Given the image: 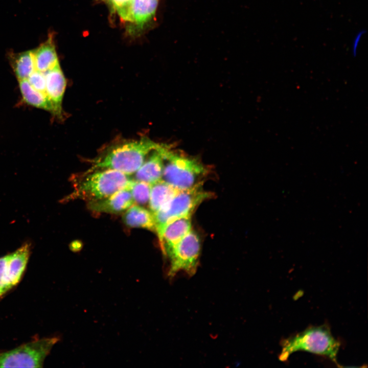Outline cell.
<instances>
[{"mask_svg": "<svg viewBox=\"0 0 368 368\" xmlns=\"http://www.w3.org/2000/svg\"><path fill=\"white\" fill-rule=\"evenodd\" d=\"M161 145L145 136L117 144L94 159L91 167L86 172L112 169L130 175L134 174L149 154Z\"/></svg>", "mask_w": 368, "mask_h": 368, "instance_id": "obj_1", "label": "cell"}, {"mask_svg": "<svg viewBox=\"0 0 368 368\" xmlns=\"http://www.w3.org/2000/svg\"><path fill=\"white\" fill-rule=\"evenodd\" d=\"M279 358L286 361L293 353L305 351L325 356L337 363L336 357L340 343L333 336L326 324L310 326L294 335L283 339Z\"/></svg>", "mask_w": 368, "mask_h": 368, "instance_id": "obj_2", "label": "cell"}, {"mask_svg": "<svg viewBox=\"0 0 368 368\" xmlns=\"http://www.w3.org/2000/svg\"><path fill=\"white\" fill-rule=\"evenodd\" d=\"M210 172L199 159L172 150L169 146L165 149L162 179L175 189H189L203 183Z\"/></svg>", "mask_w": 368, "mask_h": 368, "instance_id": "obj_3", "label": "cell"}, {"mask_svg": "<svg viewBox=\"0 0 368 368\" xmlns=\"http://www.w3.org/2000/svg\"><path fill=\"white\" fill-rule=\"evenodd\" d=\"M129 176L112 169L85 172L75 183L71 197L88 202L105 198L129 186L133 180Z\"/></svg>", "mask_w": 368, "mask_h": 368, "instance_id": "obj_4", "label": "cell"}, {"mask_svg": "<svg viewBox=\"0 0 368 368\" xmlns=\"http://www.w3.org/2000/svg\"><path fill=\"white\" fill-rule=\"evenodd\" d=\"M203 183L186 190H179L174 197L154 215L155 233L159 244L166 225L172 220L185 216H192L197 208L203 201L213 197V193L203 188Z\"/></svg>", "mask_w": 368, "mask_h": 368, "instance_id": "obj_5", "label": "cell"}, {"mask_svg": "<svg viewBox=\"0 0 368 368\" xmlns=\"http://www.w3.org/2000/svg\"><path fill=\"white\" fill-rule=\"evenodd\" d=\"M57 337L36 339L11 350L0 351V367H42Z\"/></svg>", "mask_w": 368, "mask_h": 368, "instance_id": "obj_6", "label": "cell"}, {"mask_svg": "<svg viewBox=\"0 0 368 368\" xmlns=\"http://www.w3.org/2000/svg\"><path fill=\"white\" fill-rule=\"evenodd\" d=\"M200 251L199 236L192 229L168 256V277L173 278L180 271H184L190 276L194 275L198 266Z\"/></svg>", "mask_w": 368, "mask_h": 368, "instance_id": "obj_7", "label": "cell"}, {"mask_svg": "<svg viewBox=\"0 0 368 368\" xmlns=\"http://www.w3.org/2000/svg\"><path fill=\"white\" fill-rule=\"evenodd\" d=\"M31 253V244L24 243L15 251L0 257V300L20 282Z\"/></svg>", "mask_w": 368, "mask_h": 368, "instance_id": "obj_8", "label": "cell"}, {"mask_svg": "<svg viewBox=\"0 0 368 368\" xmlns=\"http://www.w3.org/2000/svg\"><path fill=\"white\" fill-rule=\"evenodd\" d=\"M45 73V94L53 108L52 115L61 120L63 118L62 100L66 81L60 65Z\"/></svg>", "mask_w": 368, "mask_h": 368, "instance_id": "obj_9", "label": "cell"}, {"mask_svg": "<svg viewBox=\"0 0 368 368\" xmlns=\"http://www.w3.org/2000/svg\"><path fill=\"white\" fill-rule=\"evenodd\" d=\"M131 183L108 197L88 202V208L97 213L117 214L126 211L134 203L130 190Z\"/></svg>", "mask_w": 368, "mask_h": 368, "instance_id": "obj_10", "label": "cell"}, {"mask_svg": "<svg viewBox=\"0 0 368 368\" xmlns=\"http://www.w3.org/2000/svg\"><path fill=\"white\" fill-rule=\"evenodd\" d=\"M168 146L162 144L152 151L140 168L134 173V180L152 184L162 178L164 151Z\"/></svg>", "mask_w": 368, "mask_h": 368, "instance_id": "obj_11", "label": "cell"}, {"mask_svg": "<svg viewBox=\"0 0 368 368\" xmlns=\"http://www.w3.org/2000/svg\"><path fill=\"white\" fill-rule=\"evenodd\" d=\"M191 217L175 219L166 225L159 244L164 256L168 257L176 245L192 230Z\"/></svg>", "mask_w": 368, "mask_h": 368, "instance_id": "obj_12", "label": "cell"}, {"mask_svg": "<svg viewBox=\"0 0 368 368\" xmlns=\"http://www.w3.org/2000/svg\"><path fill=\"white\" fill-rule=\"evenodd\" d=\"M33 51L35 70L45 73L60 65L53 36Z\"/></svg>", "mask_w": 368, "mask_h": 368, "instance_id": "obj_13", "label": "cell"}, {"mask_svg": "<svg viewBox=\"0 0 368 368\" xmlns=\"http://www.w3.org/2000/svg\"><path fill=\"white\" fill-rule=\"evenodd\" d=\"M157 5L158 0H131L123 19L143 25L153 16Z\"/></svg>", "mask_w": 368, "mask_h": 368, "instance_id": "obj_14", "label": "cell"}, {"mask_svg": "<svg viewBox=\"0 0 368 368\" xmlns=\"http://www.w3.org/2000/svg\"><path fill=\"white\" fill-rule=\"evenodd\" d=\"M179 191L163 179L150 184L149 210L154 215Z\"/></svg>", "mask_w": 368, "mask_h": 368, "instance_id": "obj_15", "label": "cell"}, {"mask_svg": "<svg viewBox=\"0 0 368 368\" xmlns=\"http://www.w3.org/2000/svg\"><path fill=\"white\" fill-rule=\"evenodd\" d=\"M123 221L129 227L143 228L155 232L154 215L143 206L132 205L126 211Z\"/></svg>", "mask_w": 368, "mask_h": 368, "instance_id": "obj_16", "label": "cell"}, {"mask_svg": "<svg viewBox=\"0 0 368 368\" xmlns=\"http://www.w3.org/2000/svg\"><path fill=\"white\" fill-rule=\"evenodd\" d=\"M8 57L10 64L18 81L27 79L35 71L33 50L10 53Z\"/></svg>", "mask_w": 368, "mask_h": 368, "instance_id": "obj_17", "label": "cell"}, {"mask_svg": "<svg viewBox=\"0 0 368 368\" xmlns=\"http://www.w3.org/2000/svg\"><path fill=\"white\" fill-rule=\"evenodd\" d=\"M18 86L24 102L29 106L53 113V108L47 96L33 88L27 79L18 81Z\"/></svg>", "mask_w": 368, "mask_h": 368, "instance_id": "obj_18", "label": "cell"}, {"mask_svg": "<svg viewBox=\"0 0 368 368\" xmlns=\"http://www.w3.org/2000/svg\"><path fill=\"white\" fill-rule=\"evenodd\" d=\"M130 190L134 202L139 205L148 204L150 185L140 181L133 180L130 185Z\"/></svg>", "mask_w": 368, "mask_h": 368, "instance_id": "obj_19", "label": "cell"}, {"mask_svg": "<svg viewBox=\"0 0 368 368\" xmlns=\"http://www.w3.org/2000/svg\"><path fill=\"white\" fill-rule=\"evenodd\" d=\"M27 80L35 89L45 94L46 79L44 73L35 70Z\"/></svg>", "mask_w": 368, "mask_h": 368, "instance_id": "obj_20", "label": "cell"}, {"mask_svg": "<svg viewBox=\"0 0 368 368\" xmlns=\"http://www.w3.org/2000/svg\"><path fill=\"white\" fill-rule=\"evenodd\" d=\"M118 11L120 16L124 18L131 0H108Z\"/></svg>", "mask_w": 368, "mask_h": 368, "instance_id": "obj_21", "label": "cell"}]
</instances>
